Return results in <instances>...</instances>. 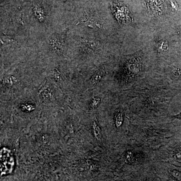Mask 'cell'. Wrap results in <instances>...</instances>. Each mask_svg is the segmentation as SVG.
Returning a JSON list of instances; mask_svg holds the SVG:
<instances>
[{
    "instance_id": "5bb4252c",
    "label": "cell",
    "mask_w": 181,
    "mask_h": 181,
    "mask_svg": "<svg viewBox=\"0 0 181 181\" xmlns=\"http://www.w3.org/2000/svg\"><path fill=\"white\" fill-rule=\"evenodd\" d=\"M173 117L176 118V119H177L179 120H181V112L179 114H177V115L173 116Z\"/></svg>"
},
{
    "instance_id": "ba28073f",
    "label": "cell",
    "mask_w": 181,
    "mask_h": 181,
    "mask_svg": "<svg viewBox=\"0 0 181 181\" xmlns=\"http://www.w3.org/2000/svg\"><path fill=\"white\" fill-rule=\"evenodd\" d=\"M34 10L35 11V15L38 19L40 21H43L44 20V16L43 11L42 10L40 7L38 6H36L34 8Z\"/></svg>"
},
{
    "instance_id": "5b68a950",
    "label": "cell",
    "mask_w": 181,
    "mask_h": 181,
    "mask_svg": "<svg viewBox=\"0 0 181 181\" xmlns=\"http://www.w3.org/2000/svg\"><path fill=\"white\" fill-rule=\"evenodd\" d=\"M114 123L115 125L117 128H119L122 126L123 124V115L122 112L121 111H118L117 112L115 115L114 118Z\"/></svg>"
},
{
    "instance_id": "7a4b0ae2",
    "label": "cell",
    "mask_w": 181,
    "mask_h": 181,
    "mask_svg": "<svg viewBox=\"0 0 181 181\" xmlns=\"http://www.w3.org/2000/svg\"><path fill=\"white\" fill-rule=\"evenodd\" d=\"M39 97L42 103H51L55 100V97L51 91L44 87L40 91Z\"/></svg>"
},
{
    "instance_id": "30bf717a",
    "label": "cell",
    "mask_w": 181,
    "mask_h": 181,
    "mask_svg": "<svg viewBox=\"0 0 181 181\" xmlns=\"http://www.w3.org/2000/svg\"><path fill=\"white\" fill-rule=\"evenodd\" d=\"M126 161L128 164H131L133 161V154L131 151L128 150L126 155Z\"/></svg>"
},
{
    "instance_id": "277c9868",
    "label": "cell",
    "mask_w": 181,
    "mask_h": 181,
    "mask_svg": "<svg viewBox=\"0 0 181 181\" xmlns=\"http://www.w3.org/2000/svg\"><path fill=\"white\" fill-rule=\"evenodd\" d=\"M92 128L94 137L97 140H100L102 138L101 130L100 127L95 121L93 122Z\"/></svg>"
},
{
    "instance_id": "9a60e30c",
    "label": "cell",
    "mask_w": 181,
    "mask_h": 181,
    "mask_svg": "<svg viewBox=\"0 0 181 181\" xmlns=\"http://www.w3.org/2000/svg\"><path fill=\"white\" fill-rule=\"evenodd\" d=\"M179 33H180V34H181V29H180L179 30Z\"/></svg>"
},
{
    "instance_id": "4fadbf2b",
    "label": "cell",
    "mask_w": 181,
    "mask_h": 181,
    "mask_svg": "<svg viewBox=\"0 0 181 181\" xmlns=\"http://www.w3.org/2000/svg\"><path fill=\"white\" fill-rule=\"evenodd\" d=\"M54 78L56 79V80L58 81H60V74L59 73V72L58 71H57V72H55V71L54 70Z\"/></svg>"
},
{
    "instance_id": "9c48e42d",
    "label": "cell",
    "mask_w": 181,
    "mask_h": 181,
    "mask_svg": "<svg viewBox=\"0 0 181 181\" xmlns=\"http://www.w3.org/2000/svg\"><path fill=\"white\" fill-rule=\"evenodd\" d=\"M158 49L160 51H165L168 48V45L167 42L164 40H161L158 42L157 45Z\"/></svg>"
},
{
    "instance_id": "8992f818",
    "label": "cell",
    "mask_w": 181,
    "mask_h": 181,
    "mask_svg": "<svg viewBox=\"0 0 181 181\" xmlns=\"http://www.w3.org/2000/svg\"><path fill=\"white\" fill-rule=\"evenodd\" d=\"M104 73V72L103 70H100L98 72H97V73L92 77V78H91V84H96L99 83L102 78Z\"/></svg>"
},
{
    "instance_id": "7c38bea8",
    "label": "cell",
    "mask_w": 181,
    "mask_h": 181,
    "mask_svg": "<svg viewBox=\"0 0 181 181\" xmlns=\"http://www.w3.org/2000/svg\"><path fill=\"white\" fill-rule=\"evenodd\" d=\"M22 108L24 110H25L26 111H31L35 109V106L32 105H29V104H26L23 105V106H22Z\"/></svg>"
},
{
    "instance_id": "52a82bcc",
    "label": "cell",
    "mask_w": 181,
    "mask_h": 181,
    "mask_svg": "<svg viewBox=\"0 0 181 181\" xmlns=\"http://www.w3.org/2000/svg\"><path fill=\"white\" fill-rule=\"evenodd\" d=\"M101 103V99L99 97H95L93 99L89 105V109L92 110L98 107Z\"/></svg>"
},
{
    "instance_id": "8fae6325",
    "label": "cell",
    "mask_w": 181,
    "mask_h": 181,
    "mask_svg": "<svg viewBox=\"0 0 181 181\" xmlns=\"http://www.w3.org/2000/svg\"><path fill=\"white\" fill-rule=\"evenodd\" d=\"M171 174L176 179L181 181V173L178 172V170H173L171 172Z\"/></svg>"
},
{
    "instance_id": "3957f363",
    "label": "cell",
    "mask_w": 181,
    "mask_h": 181,
    "mask_svg": "<svg viewBox=\"0 0 181 181\" xmlns=\"http://www.w3.org/2000/svg\"><path fill=\"white\" fill-rule=\"evenodd\" d=\"M50 44L51 45V46L53 48H52L57 51H62V48H63L62 42L60 41L59 39L55 38H53L51 39L50 41Z\"/></svg>"
},
{
    "instance_id": "6da1fadb",
    "label": "cell",
    "mask_w": 181,
    "mask_h": 181,
    "mask_svg": "<svg viewBox=\"0 0 181 181\" xmlns=\"http://www.w3.org/2000/svg\"><path fill=\"white\" fill-rule=\"evenodd\" d=\"M1 170L2 175L10 173L13 170L14 160L10 150L6 148L1 150Z\"/></svg>"
}]
</instances>
